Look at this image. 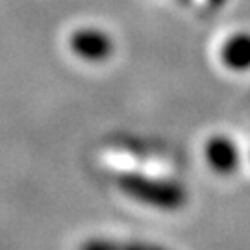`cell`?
<instances>
[{"label":"cell","mask_w":250,"mask_h":250,"mask_svg":"<svg viewBox=\"0 0 250 250\" xmlns=\"http://www.w3.org/2000/svg\"><path fill=\"white\" fill-rule=\"evenodd\" d=\"M119 188L125 195L137 202H143L165 211H176L180 208H184L188 200L186 189L178 184L145 178L141 174H123L119 178Z\"/></svg>","instance_id":"cell-1"},{"label":"cell","mask_w":250,"mask_h":250,"mask_svg":"<svg viewBox=\"0 0 250 250\" xmlns=\"http://www.w3.org/2000/svg\"><path fill=\"white\" fill-rule=\"evenodd\" d=\"M67 45L78 60L95 65L106 63L115 54V37L100 26L83 24L74 28L67 37Z\"/></svg>","instance_id":"cell-2"},{"label":"cell","mask_w":250,"mask_h":250,"mask_svg":"<svg viewBox=\"0 0 250 250\" xmlns=\"http://www.w3.org/2000/svg\"><path fill=\"white\" fill-rule=\"evenodd\" d=\"M219 60L233 72L250 71V32H235L223 41Z\"/></svg>","instance_id":"cell-3"},{"label":"cell","mask_w":250,"mask_h":250,"mask_svg":"<svg viewBox=\"0 0 250 250\" xmlns=\"http://www.w3.org/2000/svg\"><path fill=\"white\" fill-rule=\"evenodd\" d=\"M204 154L209 167L221 174H230L239 165V150L235 143L226 135H215L211 139H208Z\"/></svg>","instance_id":"cell-4"},{"label":"cell","mask_w":250,"mask_h":250,"mask_svg":"<svg viewBox=\"0 0 250 250\" xmlns=\"http://www.w3.org/2000/svg\"><path fill=\"white\" fill-rule=\"evenodd\" d=\"M119 241L111 239H89L80 247V250H117Z\"/></svg>","instance_id":"cell-5"},{"label":"cell","mask_w":250,"mask_h":250,"mask_svg":"<svg viewBox=\"0 0 250 250\" xmlns=\"http://www.w3.org/2000/svg\"><path fill=\"white\" fill-rule=\"evenodd\" d=\"M117 250H150L148 243H119Z\"/></svg>","instance_id":"cell-6"},{"label":"cell","mask_w":250,"mask_h":250,"mask_svg":"<svg viewBox=\"0 0 250 250\" xmlns=\"http://www.w3.org/2000/svg\"><path fill=\"white\" fill-rule=\"evenodd\" d=\"M226 2H228V0H209V4H211V6H215V8H221V6H223V4H226Z\"/></svg>","instance_id":"cell-7"},{"label":"cell","mask_w":250,"mask_h":250,"mask_svg":"<svg viewBox=\"0 0 250 250\" xmlns=\"http://www.w3.org/2000/svg\"><path fill=\"white\" fill-rule=\"evenodd\" d=\"M150 250H167V249H163L160 245H150Z\"/></svg>","instance_id":"cell-8"}]
</instances>
